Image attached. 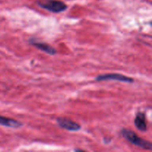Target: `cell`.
I'll list each match as a JSON object with an SVG mask.
<instances>
[{"mask_svg":"<svg viewBox=\"0 0 152 152\" xmlns=\"http://www.w3.org/2000/svg\"><path fill=\"white\" fill-rule=\"evenodd\" d=\"M120 133L126 140H128L133 145L145 150H150L151 151L152 149V145L151 142L140 137L133 131H131L127 129H123Z\"/></svg>","mask_w":152,"mask_h":152,"instance_id":"obj_1","label":"cell"},{"mask_svg":"<svg viewBox=\"0 0 152 152\" xmlns=\"http://www.w3.org/2000/svg\"><path fill=\"white\" fill-rule=\"evenodd\" d=\"M37 3L42 8L55 13L63 12L68 8V5L60 0H39Z\"/></svg>","mask_w":152,"mask_h":152,"instance_id":"obj_2","label":"cell"},{"mask_svg":"<svg viewBox=\"0 0 152 152\" xmlns=\"http://www.w3.org/2000/svg\"><path fill=\"white\" fill-rule=\"evenodd\" d=\"M96 82H102V81H109V80H116V81L121 82V83H133L134 82L133 78L127 77V76L123 75L117 73H111V74H105L98 75L95 78Z\"/></svg>","mask_w":152,"mask_h":152,"instance_id":"obj_3","label":"cell"},{"mask_svg":"<svg viewBox=\"0 0 152 152\" xmlns=\"http://www.w3.org/2000/svg\"><path fill=\"white\" fill-rule=\"evenodd\" d=\"M56 122L59 127L65 130L70 131V132H78L81 129V126L79 123H76L70 119L59 117L56 120Z\"/></svg>","mask_w":152,"mask_h":152,"instance_id":"obj_4","label":"cell"},{"mask_svg":"<svg viewBox=\"0 0 152 152\" xmlns=\"http://www.w3.org/2000/svg\"><path fill=\"white\" fill-rule=\"evenodd\" d=\"M29 43L33 45L34 47L37 48L39 50H42V51L45 52V53H48L49 55H56L57 53V50L55 48L52 47L50 45L47 44L45 42H39L35 40L34 39H29Z\"/></svg>","mask_w":152,"mask_h":152,"instance_id":"obj_5","label":"cell"},{"mask_svg":"<svg viewBox=\"0 0 152 152\" xmlns=\"http://www.w3.org/2000/svg\"><path fill=\"white\" fill-rule=\"evenodd\" d=\"M134 125L137 129L141 132H145L147 130L146 117H145V112L139 111L137 114L134 119Z\"/></svg>","mask_w":152,"mask_h":152,"instance_id":"obj_6","label":"cell"},{"mask_svg":"<svg viewBox=\"0 0 152 152\" xmlns=\"http://www.w3.org/2000/svg\"><path fill=\"white\" fill-rule=\"evenodd\" d=\"M0 126L12 128V129H19V128L22 127L23 124L21 122L14 120V119L7 118V117L0 115Z\"/></svg>","mask_w":152,"mask_h":152,"instance_id":"obj_7","label":"cell"}]
</instances>
